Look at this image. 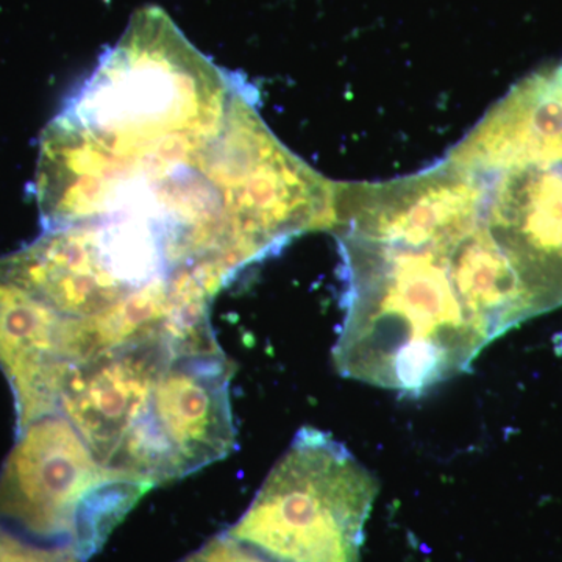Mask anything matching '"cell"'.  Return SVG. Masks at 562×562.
I'll return each instance as SVG.
<instances>
[{
  "instance_id": "1",
  "label": "cell",
  "mask_w": 562,
  "mask_h": 562,
  "mask_svg": "<svg viewBox=\"0 0 562 562\" xmlns=\"http://www.w3.org/2000/svg\"><path fill=\"white\" fill-rule=\"evenodd\" d=\"M338 238L344 319L333 361L342 376L417 397L468 371L492 342L435 244L344 231Z\"/></svg>"
},
{
  "instance_id": "2",
  "label": "cell",
  "mask_w": 562,
  "mask_h": 562,
  "mask_svg": "<svg viewBox=\"0 0 562 562\" xmlns=\"http://www.w3.org/2000/svg\"><path fill=\"white\" fill-rule=\"evenodd\" d=\"M536 316L562 306V60L525 77L446 158Z\"/></svg>"
},
{
  "instance_id": "3",
  "label": "cell",
  "mask_w": 562,
  "mask_h": 562,
  "mask_svg": "<svg viewBox=\"0 0 562 562\" xmlns=\"http://www.w3.org/2000/svg\"><path fill=\"white\" fill-rule=\"evenodd\" d=\"M376 494L341 442L305 427L227 532L273 562H360Z\"/></svg>"
},
{
  "instance_id": "4",
  "label": "cell",
  "mask_w": 562,
  "mask_h": 562,
  "mask_svg": "<svg viewBox=\"0 0 562 562\" xmlns=\"http://www.w3.org/2000/svg\"><path fill=\"white\" fill-rule=\"evenodd\" d=\"M150 487L99 461L74 425L52 413L16 432L0 471V520L88 561Z\"/></svg>"
},
{
  "instance_id": "5",
  "label": "cell",
  "mask_w": 562,
  "mask_h": 562,
  "mask_svg": "<svg viewBox=\"0 0 562 562\" xmlns=\"http://www.w3.org/2000/svg\"><path fill=\"white\" fill-rule=\"evenodd\" d=\"M232 373L222 350L172 355L158 373L146 417L122 450L116 469L157 486L232 453Z\"/></svg>"
},
{
  "instance_id": "6",
  "label": "cell",
  "mask_w": 562,
  "mask_h": 562,
  "mask_svg": "<svg viewBox=\"0 0 562 562\" xmlns=\"http://www.w3.org/2000/svg\"><path fill=\"white\" fill-rule=\"evenodd\" d=\"M176 353L168 342H140L70 366L58 412L103 464L116 465L146 417L158 373Z\"/></svg>"
},
{
  "instance_id": "7",
  "label": "cell",
  "mask_w": 562,
  "mask_h": 562,
  "mask_svg": "<svg viewBox=\"0 0 562 562\" xmlns=\"http://www.w3.org/2000/svg\"><path fill=\"white\" fill-rule=\"evenodd\" d=\"M70 366L68 321L0 276V369L13 392L16 432L58 412Z\"/></svg>"
},
{
  "instance_id": "8",
  "label": "cell",
  "mask_w": 562,
  "mask_h": 562,
  "mask_svg": "<svg viewBox=\"0 0 562 562\" xmlns=\"http://www.w3.org/2000/svg\"><path fill=\"white\" fill-rule=\"evenodd\" d=\"M0 562H87L72 547L40 541L0 520Z\"/></svg>"
},
{
  "instance_id": "9",
  "label": "cell",
  "mask_w": 562,
  "mask_h": 562,
  "mask_svg": "<svg viewBox=\"0 0 562 562\" xmlns=\"http://www.w3.org/2000/svg\"><path fill=\"white\" fill-rule=\"evenodd\" d=\"M179 562H273L268 557L232 538L227 531L214 536L201 549Z\"/></svg>"
}]
</instances>
